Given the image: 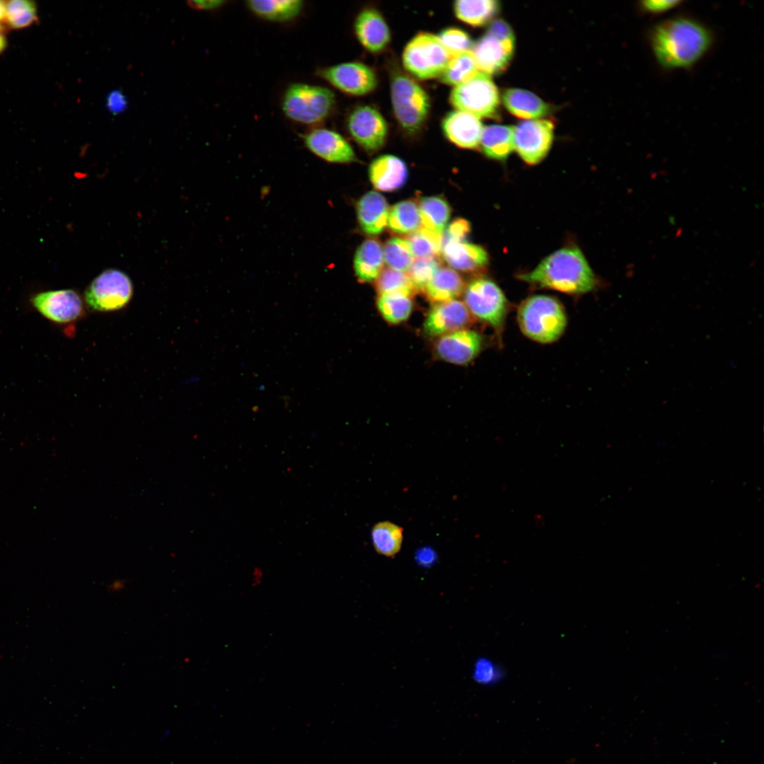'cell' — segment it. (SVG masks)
<instances>
[{"label":"cell","mask_w":764,"mask_h":764,"mask_svg":"<svg viewBox=\"0 0 764 764\" xmlns=\"http://www.w3.org/2000/svg\"><path fill=\"white\" fill-rule=\"evenodd\" d=\"M712 41V33L705 25L688 18L663 21L651 35L656 60L666 69L691 66L707 52Z\"/></svg>","instance_id":"cell-1"},{"label":"cell","mask_w":764,"mask_h":764,"mask_svg":"<svg viewBox=\"0 0 764 764\" xmlns=\"http://www.w3.org/2000/svg\"><path fill=\"white\" fill-rule=\"evenodd\" d=\"M519 278L532 285L568 294H585L597 285L595 274L577 246L555 251Z\"/></svg>","instance_id":"cell-2"},{"label":"cell","mask_w":764,"mask_h":764,"mask_svg":"<svg viewBox=\"0 0 764 764\" xmlns=\"http://www.w3.org/2000/svg\"><path fill=\"white\" fill-rule=\"evenodd\" d=\"M517 320L522 333L540 344L559 340L567 323L563 306L555 297L547 295H533L522 301Z\"/></svg>","instance_id":"cell-3"},{"label":"cell","mask_w":764,"mask_h":764,"mask_svg":"<svg viewBox=\"0 0 764 764\" xmlns=\"http://www.w3.org/2000/svg\"><path fill=\"white\" fill-rule=\"evenodd\" d=\"M335 104V95L328 88L296 82L285 89L281 108L290 120L305 125H316L331 115Z\"/></svg>","instance_id":"cell-4"},{"label":"cell","mask_w":764,"mask_h":764,"mask_svg":"<svg viewBox=\"0 0 764 764\" xmlns=\"http://www.w3.org/2000/svg\"><path fill=\"white\" fill-rule=\"evenodd\" d=\"M390 98L393 114L401 128L410 134L418 132L430 110L427 92L410 76L396 72L390 81Z\"/></svg>","instance_id":"cell-5"},{"label":"cell","mask_w":764,"mask_h":764,"mask_svg":"<svg viewBox=\"0 0 764 764\" xmlns=\"http://www.w3.org/2000/svg\"><path fill=\"white\" fill-rule=\"evenodd\" d=\"M451 59L439 37L427 32L415 35L405 47L402 55L407 71L424 80L439 78Z\"/></svg>","instance_id":"cell-6"},{"label":"cell","mask_w":764,"mask_h":764,"mask_svg":"<svg viewBox=\"0 0 764 764\" xmlns=\"http://www.w3.org/2000/svg\"><path fill=\"white\" fill-rule=\"evenodd\" d=\"M464 303L473 317L490 325L501 336L508 303L494 282L486 277L473 279L464 289Z\"/></svg>","instance_id":"cell-7"},{"label":"cell","mask_w":764,"mask_h":764,"mask_svg":"<svg viewBox=\"0 0 764 764\" xmlns=\"http://www.w3.org/2000/svg\"><path fill=\"white\" fill-rule=\"evenodd\" d=\"M133 285L122 271L110 269L96 277L84 292L87 308L96 312H113L125 308L131 301Z\"/></svg>","instance_id":"cell-8"},{"label":"cell","mask_w":764,"mask_h":764,"mask_svg":"<svg viewBox=\"0 0 764 764\" xmlns=\"http://www.w3.org/2000/svg\"><path fill=\"white\" fill-rule=\"evenodd\" d=\"M449 100L457 110L478 118L492 117L497 114L499 96L490 76L478 71L470 79L454 86Z\"/></svg>","instance_id":"cell-9"},{"label":"cell","mask_w":764,"mask_h":764,"mask_svg":"<svg viewBox=\"0 0 764 764\" xmlns=\"http://www.w3.org/2000/svg\"><path fill=\"white\" fill-rule=\"evenodd\" d=\"M29 302L46 320L68 330L86 315L82 298L70 289L39 291L30 296Z\"/></svg>","instance_id":"cell-10"},{"label":"cell","mask_w":764,"mask_h":764,"mask_svg":"<svg viewBox=\"0 0 764 764\" xmlns=\"http://www.w3.org/2000/svg\"><path fill=\"white\" fill-rule=\"evenodd\" d=\"M316 74L341 92L361 96L372 92L378 85L375 71L359 62H342L318 69Z\"/></svg>","instance_id":"cell-11"},{"label":"cell","mask_w":764,"mask_h":764,"mask_svg":"<svg viewBox=\"0 0 764 764\" xmlns=\"http://www.w3.org/2000/svg\"><path fill=\"white\" fill-rule=\"evenodd\" d=\"M346 127L352 138L364 150H379L388 137V125L382 114L368 105H357L348 114Z\"/></svg>","instance_id":"cell-12"},{"label":"cell","mask_w":764,"mask_h":764,"mask_svg":"<svg viewBox=\"0 0 764 764\" xmlns=\"http://www.w3.org/2000/svg\"><path fill=\"white\" fill-rule=\"evenodd\" d=\"M554 125L548 120H530L514 127V149L528 164L542 161L553 140Z\"/></svg>","instance_id":"cell-13"},{"label":"cell","mask_w":764,"mask_h":764,"mask_svg":"<svg viewBox=\"0 0 764 764\" xmlns=\"http://www.w3.org/2000/svg\"><path fill=\"white\" fill-rule=\"evenodd\" d=\"M473 322V316L464 302L453 299L434 303L426 316L423 330L426 335L439 337L468 329Z\"/></svg>","instance_id":"cell-14"},{"label":"cell","mask_w":764,"mask_h":764,"mask_svg":"<svg viewBox=\"0 0 764 764\" xmlns=\"http://www.w3.org/2000/svg\"><path fill=\"white\" fill-rule=\"evenodd\" d=\"M302 140L310 152L328 163H349L357 161L350 144L335 130L316 127L303 134Z\"/></svg>","instance_id":"cell-15"},{"label":"cell","mask_w":764,"mask_h":764,"mask_svg":"<svg viewBox=\"0 0 764 764\" xmlns=\"http://www.w3.org/2000/svg\"><path fill=\"white\" fill-rule=\"evenodd\" d=\"M483 343L480 333L463 329L439 337L434 349L436 356L444 361L465 365L479 355Z\"/></svg>","instance_id":"cell-16"},{"label":"cell","mask_w":764,"mask_h":764,"mask_svg":"<svg viewBox=\"0 0 764 764\" xmlns=\"http://www.w3.org/2000/svg\"><path fill=\"white\" fill-rule=\"evenodd\" d=\"M514 41L487 33L473 44L470 51L478 70L488 75L502 72L513 56Z\"/></svg>","instance_id":"cell-17"},{"label":"cell","mask_w":764,"mask_h":764,"mask_svg":"<svg viewBox=\"0 0 764 764\" xmlns=\"http://www.w3.org/2000/svg\"><path fill=\"white\" fill-rule=\"evenodd\" d=\"M354 30L361 45L372 53L382 52L390 42V28L381 12L374 8H366L357 14Z\"/></svg>","instance_id":"cell-18"},{"label":"cell","mask_w":764,"mask_h":764,"mask_svg":"<svg viewBox=\"0 0 764 764\" xmlns=\"http://www.w3.org/2000/svg\"><path fill=\"white\" fill-rule=\"evenodd\" d=\"M483 128L480 118L457 110L448 112L441 122L445 137L457 146L463 149L479 147Z\"/></svg>","instance_id":"cell-19"},{"label":"cell","mask_w":764,"mask_h":764,"mask_svg":"<svg viewBox=\"0 0 764 764\" xmlns=\"http://www.w3.org/2000/svg\"><path fill=\"white\" fill-rule=\"evenodd\" d=\"M408 170L405 163L394 155L386 154L375 158L369 168L374 187L382 192H393L406 183Z\"/></svg>","instance_id":"cell-20"},{"label":"cell","mask_w":764,"mask_h":764,"mask_svg":"<svg viewBox=\"0 0 764 764\" xmlns=\"http://www.w3.org/2000/svg\"><path fill=\"white\" fill-rule=\"evenodd\" d=\"M441 251L446 262L453 270L461 272H480L488 264L487 251L482 246L465 241L447 243L441 246Z\"/></svg>","instance_id":"cell-21"},{"label":"cell","mask_w":764,"mask_h":764,"mask_svg":"<svg viewBox=\"0 0 764 764\" xmlns=\"http://www.w3.org/2000/svg\"><path fill=\"white\" fill-rule=\"evenodd\" d=\"M356 209L359 224L365 233L379 234L387 226L390 209L380 193L371 191L364 195L358 200Z\"/></svg>","instance_id":"cell-22"},{"label":"cell","mask_w":764,"mask_h":764,"mask_svg":"<svg viewBox=\"0 0 764 764\" xmlns=\"http://www.w3.org/2000/svg\"><path fill=\"white\" fill-rule=\"evenodd\" d=\"M383 249L374 238L364 241L357 248L354 258V270L359 281L371 282L377 279L383 270Z\"/></svg>","instance_id":"cell-23"},{"label":"cell","mask_w":764,"mask_h":764,"mask_svg":"<svg viewBox=\"0 0 764 764\" xmlns=\"http://www.w3.org/2000/svg\"><path fill=\"white\" fill-rule=\"evenodd\" d=\"M461 276L450 267H439L426 286L424 293L433 303L456 299L464 291Z\"/></svg>","instance_id":"cell-24"},{"label":"cell","mask_w":764,"mask_h":764,"mask_svg":"<svg viewBox=\"0 0 764 764\" xmlns=\"http://www.w3.org/2000/svg\"><path fill=\"white\" fill-rule=\"evenodd\" d=\"M506 108L522 119H536L545 116L549 105L533 93L520 88L507 89L502 96Z\"/></svg>","instance_id":"cell-25"},{"label":"cell","mask_w":764,"mask_h":764,"mask_svg":"<svg viewBox=\"0 0 764 764\" xmlns=\"http://www.w3.org/2000/svg\"><path fill=\"white\" fill-rule=\"evenodd\" d=\"M249 10L259 18L274 23L294 20L303 8L300 0H250L245 2Z\"/></svg>","instance_id":"cell-26"},{"label":"cell","mask_w":764,"mask_h":764,"mask_svg":"<svg viewBox=\"0 0 764 764\" xmlns=\"http://www.w3.org/2000/svg\"><path fill=\"white\" fill-rule=\"evenodd\" d=\"M480 145L490 158L503 161L514 149V127L489 125L483 128Z\"/></svg>","instance_id":"cell-27"},{"label":"cell","mask_w":764,"mask_h":764,"mask_svg":"<svg viewBox=\"0 0 764 764\" xmlns=\"http://www.w3.org/2000/svg\"><path fill=\"white\" fill-rule=\"evenodd\" d=\"M499 4L494 0H458L453 3V11L459 20L472 26H481L498 12Z\"/></svg>","instance_id":"cell-28"},{"label":"cell","mask_w":764,"mask_h":764,"mask_svg":"<svg viewBox=\"0 0 764 764\" xmlns=\"http://www.w3.org/2000/svg\"><path fill=\"white\" fill-rule=\"evenodd\" d=\"M418 207L423 228L442 234L451 216L447 201L438 196L425 197L419 200Z\"/></svg>","instance_id":"cell-29"},{"label":"cell","mask_w":764,"mask_h":764,"mask_svg":"<svg viewBox=\"0 0 764 764\" xmlns=\"http://www.w3.org/2000/svg\"><path fill=\"white\" fill-rule=\"evenodd\" d=\"M387 226L396 233H412L422 226L418 205L412 200L396 203L389 210Z\"/></svg>","instance_id":"cell-30"},{"label":"cell","mask_w":764,"mask_h":764,"mask_svg":"<svg viewBox=\"0 0 764 764\" xmlns=\"http://www.w3.org/2000/svg\"><path fill=\"white\" fill-rule=\"evenodd\" d=\"M371 538L378 554L393 557L401 549L403 529L390 521L378 522L372 528Z\"/></svg>","instance_id":"cell-31"},{"label":"cell","mask_w":764,"mask_h":764,"mask_svg":"<svg viewBox=\"0 0 764 764\" xmlns=\"http://www.w3.org/2000/svg\"><path fill=\"white\" fill-rule=\"evenodd\" d=\"M376 306L383 318L393 325L407 320L413 308L412 297L400 294H379Z\"/></svg>","instance_id":"cell-32"},{"label":"cell","mask_w":764,"mask_h":764,"mask_svg":"<svg viewBox=\"0 0 764 764\" xmlns=\"http://www.w3.org/2000/svg\"><path fill=\"white\" fill-rule=\"evenodd\" d=\"M478 71L473 55L469 50L451 57L439 79L444 84L456 86L470 79Z\"/></svg>","instance_id":"cell-33"},{"label":"cell","mask_w":764,"mask_h":764,"mask_svg":"<svg viewBox=\"0 0 764 764\" xmlns=\"http://www.w3.org/2000/svg\"><path fill=\"white\" fill-rule=\"evenodd\" d=\"M375 281L378 295L400 294L412 297L417 292L407 273L390 268L383 269Z\"/></svg>","instance_id":"cell-34"},{"label":"cell","mask_w":764,"mask_h":764,"mask_svg":"<svg viewBox=\"0 0 764 764\" xmlns=\"http://www.w3.org/2000/svg\"><path fill=\"white\" fill-rule=\"evenodd\" d=\"M383 249L384 261L389 268L403 272L409 270L414 255L406 239L398 237L390 238Z\"/></svg>","instance_id":"cell-35"},{"label":"cell","mask_w":764,"mask_h":764,"mask_svg":"<svg viewBox=\"0 0 764 764\" xmlns=\"http://www.w3.org/2000/svg\"><path fill=\"white\" fill-rule=\"evenodd\" d=\"M417 258L434 257L441 250L442 234L421 228L406 239Z\"/></svg>","instance_id":"cell-36"},{"label":"cell","mask_w":764,"mask_h":764,"mask_svg":"<svg viewBox=\"0 0 764 764\" xmlns=\"http://www.w3.org/2000/svg\"><path fill=\"white\" fill-rule=\"evenodd\" d=\"M6 19L14 28L30 25L36 18V6L33 1L11 0L5 1Z\"/></svg>","instance_id":"cell-37"},{"label":"cell","mask_w":764,"mask_h":764,"mask_svg":"<svg viewBox=\"0 0 764 764\" xmlns=\"http://www.w3.org/2000/svg\"><path fill=\"white\" fill-rule=\"evenodd\" d=\"M439 265V261L436 257L417 258L413 260L407 274L417 292L424 291Z\"/></svg>","instance_id":"cell-38"},{"label":"cell","mask_w":764,"mask_h":764,"mask_svg":"<svg viewBox=\"0 0 764 764\" xmlns=\"http://www.w3.org/2000/svg\"><path fill=\"white\" fill-rule=\"evenodd\" d=\"M437 36L451 57L470 50L473 46L469 35L458 28H444Z\"/></svg>","instance_id":"cell-39"},{"label":"cell","mask_w":764,"mask_h":764,"mask_svg":"<svg viewBox=\"0 0 764 764\" xmlns=\"http://www.w3.org/2000/svg\"><path fill=\"white\" fill-rule=\"evenodd\" d=\"M474 678L482 684H492L503 677V671L492 661L482 659L475 667Z\"/></svg>","instance_id":"cell-40"},{"label":"cell","mask_w":764,"mask_h":764,"mask_svg":"<svg viewBox=\"0 0 764 764\" xmlns=\"http://www.w3.org/2000/svg\"><path fill=\"white\" fill-rule=\"evenodd\" d=\"M470 231V223L461 218L454 219L442 233L441 246L450 242L464 241Z\"/></svg>","instance_id":"cell-41"},{"label":"cell","mask_w":764,"mask_h":764,"mask_svg":"<svg viewBox=\"0 0 764 764\" xmlns=\"http://www.w3.org/2000/svg\"><path fill=\"white\" fill-rule=\"evenodd\" d=\"M127 105V98L120 90H112L106 97L105 106L108 111L113 115L125 112Z\"/></svg>","instance_id":"cell-42"},{"label":"cell","mask_w":764,"mask_h":764,"mask_svg":"<svg viewBox=\"0 0 764 764\" xmlns=\"http://www.w3.org/2000/svg\"><path fill=\"white\" fill-rule=\"evenodd\" d=\"M681 3L680 1H666V0H649L644 1L640 3L642 8L647 12L651 13H659L671 9L672 8L678 6Z\"/></svg>","instance_id":"cell-43"},{"label":"cell","mask_w":764,"mask_h":764,"mask_svg":"<svg viewBox=\"0 0 764 764\" xmlns=\"http://www.w3.org/2000/svg\"><path fill=\"white\" fill-rule=\"evenodd\" d=\"M487 33L501 39L515 40L512 29L503 20L498 19L493 21Z\"/></svg>","instance_id":"cell-44"},{"label":"cell","mask_w":764,"mask_h":764,"mask_svg":"<svg viewBox=\"0 0 764 764\" xmlns=\"http://www.w3.org/2000/svg\"><path fill=\"white\" fill-rule=\"evenodd\" d=\"M226 3L223 0H204V1H189L187 5L190 8L198 11H212L221 8Z\"/></svg>","instance_id":"cell-45"},{"label":"cell","mask_w":764,"mask_h":764,"mask_svg":"<svg viewBox=\"0 0 764 764\" xmlns=\"http://www.w3.org/2000/svg\"><path fill=\"white\" fill-rule=\"evenodd\" d=\"M263 578V572L261 569L255 567L252 574V585L257 586L262 582Z\"/></svg>","instance_id":"cell-46"},{"label":"cell","mask_w":764,"mask_h":764,"mask_svg":"<svg viewBox=\"0 0 764 764\" xmlns=\"http://www.w3.org/2000/svg\"><path fill=\"white\" fill-rule=\"evenodd\" d=\"M6 40L2 32V28L0 25V52H1L6 47Z\"/></svg>","instance_id":"cell-47"},{"label":"cell","mask_w":764,"mask_h":764,"mask_svg":"<svg viewBox=\"0 0 764 764\" xmlns=\"http://www.w3.org/2000/svg\"><path fill=\"white\" fill-rule=\"evenodd\" d=\"M6 18L5 1H0V21Z\"/></svg>","instance_id":"cell-48"}]
</instances>
